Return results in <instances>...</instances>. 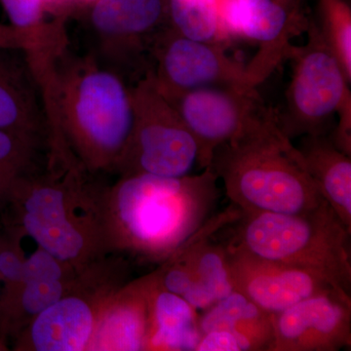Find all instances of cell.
Wrapping results in <instances>:
<instances>
[{
  "label": "cell",
  "instance_id": "10",
  "mask_svg": "<svg viewBox=\"0 0 351 351\" xmlns=\"http://www.w3.org/2000/svg\"><path fill=\"white\" fill-rule=\"evenodd\" d=\"M158 89L195 138L199 147L198 166L202 169L210 167L219 145L239 137L271 110L263 103L257 88L248 85H213L182 91Z\"/></svg>",
  "mask_w": 351,
  "mask_h": 351
},
{
  "label": "cell",
  "instance_id": "16",
  "mask_svg": "<svg viewBox=\"0 0 351 351\" xmlns=\"http://www.w3.org/2000/svg\"><path fill=\"white\" fill-rule=\"evenodd\" d=\"M297 147L321 196L351 232V156L328 135L302 137Z\"/></svg>",
  "mask_w": 351,
  "mask_h": 351
},
{
  "label": "cell",
  "instance_id": "1",
  "mask_svg": "<svg viewBox=\"0 0 351 351\" xmlns=\"http://www.w3.org/2000/svg\"><path fill=\"white\" fill-rule=\"evenodd\" d=\"M50 129L51 152H63L87 172L119 171L130 147L133 95L119 76L82 63L58 68L34 60Z\"/></svg>",
  "mask_w": 351,
  "mask_h": 351
},
{
  "label": "cell",
  "instance_id": "7",
  "mask_svg": "<svg viewBox=\"0 0 351 351\" xmlns=\"http://www.w3.org/2000/svg\"><path fill=\"white\" fill-rule=\"evenodd\" d=\"M123 258H101L77 272L73 286L13 339L14 350L84 351L104 304L127 283Z\"/></svg>",
  "mask_w": 351,
  "mask_h": 351
},
{
  "label": "cell",
  "instance_id": "27",
  "mask_svg": "<svg viewBox=\"0 0 351 351\" xmlns=\"http://www.w3.org/2000/svg\"><path fill=\"white\" fill-rule=\"evenodd\" d=\"M8 346L6 345L3 341H0V351L8 350Z\"/></svg>",
  "mask_w": 351,
  "mask_h": 351
},
{
  "label": "cell",
  "instance_id": "13",
  "mask_svg": "<svg viewBox=\"0 0 351 351\" xmlns=\"http://www.w3.org/2000/svg\"><path fill=\"white\" fill-rule=\"evenodd\" d=\"M156 58L158 71L154 75L162 90L182 91L213 85L250 86L245 64L228 56L223 44L195 40L171 29L157 44Z\"/></svg>",
  "mask_w": 351,
  "mask_h": 351
},
{
  "label": "cell",
  "instance_id": "8",
  "mask_svg": "<svg viewBox=\"0 0 351 351\" xmlns=\"http://www.w3.org/2000/svg\"><path fill=\"white\" fill-rule=\"evenodd\" d=\"M135 126L121 176L179 178L199 163V147L177 110L157 86L154 73L132 89Z\"/></svg>",
  "mask_w": 351,
  "mask_h": 351
},
{
  "label": "cell",
  "instance_id": "24",
  "mask_svg": "<svg viewBox=\"0 0 351 351\" xmlns=\"http://www.w3.org/2000/svg\"><path fill=\"white\" fill-rule=\"evenodd\" d=\"M195 351H242L239 339L230 332L218 330L201 336Z\"/></svg>",
  "mask_w": 351,
  "mask_h": 351
},
{
  "label": "cell",
  "instance_id": "21",
  "mask_svg": "<svg viewBox=\"0 0 351 351\" xmlns=\"http://www.w3.org/2000/svg\"><path fill=\"white\" fill-rule=\"evenodd\" d=\"M314 22L351 82L350 4L348 0H317V20Z\"/></svg>",
  "mask_w": 351,
  "mask_h": 351
},
{
  "label": "cell",
  "instance_id": "25",
  "mask_svg": "<svg viewBox=\"0 0 351 351\" xmlns=\"http://www.w3.org/2000/svg\"><path fill=\"white\" fill-rule=\"evenodd\" d=\"M0 47H12L22 49L24 39L19 32L9 25H0Z\"/></svg>",
  "mask_w": 351,
  "mask_h": 351
},
{
  "label": "cell",
  "instance_id": "17",
  "mask_svg": "<svg viewBox=\"0 0 351 351\" xmlns=\"http://www.w3.org/2000/svg\"><path fill=\"white\" fill-rule=\"evenodd\" d=\"M151 274V325L147 350H195L202 336L197 311L180 295L161 288Z\"/></svg>",
  "mask_w": 351,
  "mask_h": 351
},
{
  "label": "cell",
  "instance_id": "26",
  "mask_svg": "<svg viewBox=\"0 0 351 351\" xmlns=\"http://www.w3.org/2000/svg\"><path fill=\"white\" fill-rule=\"evenodd\" d=\"M93 0H66V6L71 5V4H78V5H87Z\"/></svg>",
  "mask_w": 351,
  "mask_h": 351
},
{
  "label": "cell",
  "instance_id": "19",
  "mask_svg": "<svg viewBox=\"0 0 351 351\" xmlns=\"http://www.w3.org/2000/svg\"><path fill=\"white\" fill-rule=\"evenodd\" d=\"M87 5L94 29L113 38H137L166 16L165 0H93Z\"/></svg>",
  "mask_w": 351,
  "mask_h": 351
},
{
  "label": "cell",
  "instance_id": "4",
  "mask_svg": "<svg viewBox=\"0 0 351 351\" xmlns=\"http://www.w3.org/2000/svg\"><path fill=\"white\" fill-rule=\"evenodd\" d=\"M209 168L223 182L232 204L243 213H306L326 201L272 110L239 137L219 145Z\"/></svg>",
  "mask_w": 351,
  "mask_h": 351
},
{
  "label": "cell",
  "instance_id": "14",
  "mask_svg": "<svg viewBox=\"0 0 351 351\" xmlns=\"http://www.w3.org/2000/svg\"><path fill=\"white\" fill-rule=\"evenodd\" d=\"M151 286V274H147L127 282L106 302L87 350H147Z\"/></svg>",
  "mask_w": 351,
  "mask_h": 351
},
{
  "label": "cell",
  "instance_id": "6",
  "mask_svg": "<svg viewBox=\"0 0 351 351\" xmlns=\"http://www.w3.org/2000/svg\"><path fill=\"white\" fill-rule=\"evenodd\" d=\"M306 34V43L293 44L286 58L291 78L278 125L291 141L329 135L351 156V82L313 19Z\"/></svg>",
  "mask_w": 351,
  "mask_h": 351
},
{
  "label": "cell",
  "instance_id": "3",
  "mask_svg": "<svg viewBox=\"0 0 351 351\" xmlns=\"http://www.w3.org/2000/svg\"><path fill=\"white\" fill-rule=\"evenodd\" d=\"M80 164L50 156L48 171L29 173L7 193V230L27 235L38 248L76 272L110 253L103 217L101 189L88 182Z\"/></svg>",
  "mask_w": 351,
  "mask_h": 351
},
{
  "label": "cell",
  "instance_id": "15",
  "mask_svg": "<svg viewBox=\"0 0 351 351\" xmlns=\"http://www.w3.org/2000/svg\"><path fill=\"white\" fill-rule=\"evenodd\" d=\"M15 49L0 47V130L36 145L49 124L32 85L31 62L29 58L23 62Z\"/></svg>",
  "mask_w": 351,
  "mask_h": 351
},
{
  "label": "cell",
  "instance_id": "5",
  "mask_svg": "<svg viewBox=\"0 0 351 351\" xmlns=\"http://www.w3.org/2000/svg\"><path fill=\"white\" fill-rule=\"evenodd\" d=\"M230 246L250 255L313 270L351 295V232L324 201L306 213H243Z\"/></svg>",
  "mask_w": 351,
  "mask_h": 351
},
{
  "label": "cell",
  "instance_id": "12",
  "mask_svg": "<svg viewBox=\"0 0 351 351\" xmlns=\"http://www.w3.org/2000/svg\"><path fill=\"white\" fill-rule=\"evenodd\" d=\"M226 247L235 290L272 315L313 295L341 290L313 270L269 262L230 245Z\"/></svg>",
  "mask_w": 351,
  "mask_h": 351
},
{
  "label": "cell",
  "instance_id": "20",
  "mask_svg": "<svg viewBox=\"0 0 351 351\" xmlns=\"http://www.w3.org/2000/svg\"><path fill=\"white\" fill-rule=\"evenodd\" d=\"M173 31L205 43L223 44L217 0H165Z\"/></svg>",
  "mask_w": 351,
  "mask_h": 351
},
{
  "label": "cell",
  "instance_id": "11",
  "mask_svg": "<svg viewBox=\"0 0 351 351\" xmlns=\"http://www.w3.org/2000/svg\"><path fill=\"white\" fill-rule=\"evenodd\" d=\"M351 348V295L332 290L307 298L274 315L267 351H339Z\"/></svg>",
  "mask_w": 351,
  "mask_h": 351
},
{
  "label": "cell",
  "instance_id": "22",
  "mask_svg": "<svg viewBox=\"0 0 351 351\" xmlns=\"http://www.w3.org/2000/svg\"><path fill=\"white\" fill-rule=\"evenodd\" d=\"M34 147L36 145L0 130V203L18 180L34 171Z\"/></svg>",
  "mask_w": 351,
  "mask_h": 351
},
{
  "label": "cell",
  "instance_id": "9",
  "mask_svg": "<svg viewBox=\"0 0 351 351\" xmlns=\"http://www.w3.org/2000/svg\"><path fill=\"white\" fill-rule=\"evenodd\" d=\"M221 41L244 39L257 46L245 64L247 82L257 88L286 60L293 39L306 32L302 0H217Z\"/></svg>",
  "mask_w": 351,
  "mask_h": 351
},
{
  "label": "cell",
  "instance_id": "18",
  "mask_svg": "<svg viewBox=\"0 0 351 351\" xmlns=\"http://www.w3.org/2000/svg\"><path fill=\"white\" fill-rule=\"evenodd\" d=\"M198 324L202 335L218 330L232 332L242 351H267L274 339V315L237 290L206 309Z\"/></svg>",
  "mask_w": 351,
  "mask_h": 351
},
{
  "label": "cell",
  "instance_id": "2",
  "mask_svg": "<svg viewBox=\"0 0 351 351\" xmlns=\"http://www.w3.org/2000/svg\"><path fill=\"white\" fill-rule=\"evenodd\" d=\"M218 182L211 168L179 178L121 176L112 188L101 189L110 253L125 252L160 265L211 217Z\"/></svg>",
  "mask_w": 351,
  "mask_h": 351
},
{
  "label": "cell",
  "instance_id": "23",
  "mask_svg": "<svg viewBox=\"0 0 351 351\" xmlns=\"http://www.w3.org/2000/svg\"><path fill=\"white\" fill-rule=\"evenodd\" d=\"M14 27L25 39L27 49H38V32L43 29V0H0Z\"/></svg>",
  "mask_w": 351,
  "mask_h": 351
}]
</instances>
